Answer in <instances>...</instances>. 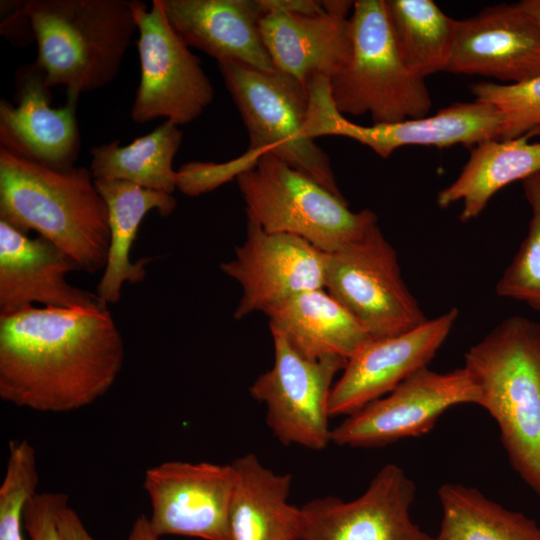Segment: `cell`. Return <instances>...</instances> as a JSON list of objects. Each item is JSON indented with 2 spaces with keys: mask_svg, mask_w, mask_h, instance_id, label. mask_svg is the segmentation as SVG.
Listing matches in <instances>:
<instances>
[{
  "mask_svg": "<svg viewBox=\"0 0 540 540\" xmlns=\"http://www.w3.org/2000/svg\"><path fill=\"white\" fill-rule=\"evenodd\" d=\"M124 356L107 307L29 306L0 316V397L39 412L74 411L108 392Z\"/></svg>",
  "mask_w": 540,
  "mask_h": 540,
  "instance_id": "cell-1",
  "label": "cell"
},
{
  "mask_svg": "<svg viewBox=\"0 0 540 540\" xmlns=\"http://www.w3.org/2000/svg\"><path fill=\"white\" fill-rule=\"evenodd\" d=\"M0 220L48 239L90 273L105 268L109 212L87 168L59 171L0 148Z\"/></svg>",
  "mask_w": 540,
  "mask_h": 540,
  "instance_id": "cell-2",
  "label": "cell"
},
{
  "mask_svg": "<svg viewBox=\"0 0 540 540\" xmlns=\"http://www.w3.org/2000/svg\"><path fill=\"white\" fill-rule=\"evenodd\" d=\"M464 368L512 468L540 497V324L506 318L468 349Z\"/></svg>",
  "mask_w": 540,
  "mask_h": 540,
  "instance_id": "cell-3",
  "label": "cell"
},
{
  "mask_svg": "<svg viewBox=\"0 0 540 540\" xmlns=\"http://www.w3.org/2000/svg\"><path fill=\"white\" fill-rule=\"evenodd\" d=\"M49 88L98 90L118 74L137 25L132 0H25Z\"/></svg>",
  "mask_w": 540,
  "mask_h": 540,
  "instance_id": "cell-4",
  "label": "cell"
},
{
  "mask_svg": "<svg viewBox=\"0 0 540 540\" xmlns=\"http://www.w3.org/2000/svg\"><path fill=\"white\" fill-rule=\"evenodd\" d=\"M349 28L350 59L329 80L337 110L343 115L369 113L373 124L427 116L432 106L429 90L400 55L385 0L354 1Z\"/></svg>",
  "mask_w": 540,
  "mask_h": 540,
  "instance_id": "cell-5",
  "label": "cell"
},
{
  "mask_svg": "<svg viewBox=\"0 0 540 540\" xmlns=\"http://www.w3.org/2000/svg\"><path fill=\"white\" fill-rule=\"evenodd\" d=\"M247 220L270 233L305 239L330 253L361 237L377 224L368 209L354 212L339 197L271 153L236 178Z\"/></svg>",
  "mask_w": 540,
  "mask_h": 540,
  "instance_id": "cell-6",
  "label": "cell"
},
{
  "mask_svg": "<svg viewBox=\"0 0 540 540\" xmlns=\"http://www.w3.org/2000/svg\"><path fill=\"white\" fill-rule=\"evenodd\" d=\"M218 68L246 126L249 150L271 153L333 194L341 193L328 155L306 135L307 89L278 71L220 62Z\"/></svg>",
  "mask_w": 540,
  "mask_h": 540,
  "instance_id": "cell-7",
  "label": "cell"
},
{
  "mask_svg": "<svg viewBox=\"0 0 540 540\" xmlns=\"http://www.w3.org/2000/svg\"><path fill=\"white\" fill-rule=\"evenodd\" d=\"M324 289L372 339L404 333L428 319L378 224L336 251L324 253Z\"/></svg>",
  "mask_w": 540,
  "mask_h": 540,
  "instance_id": "cell-8",
  "label": "cell"
},
{
  "mask_svg": "<svg viewBox=\"0 0 540 540\" xmlns=\"http://www.w3.org/2000/svg\"><path fill=\"white\" fill-rule=\"evenodd\" d=\"M139 37L137 48L141 75L130 116L144 124L165 118L186 125L212 103L214 89L200 59L170 25L160 0L148 9L132 0Z\"/></svg>",
  "mask_w": 540,
  "mask_h": 540,
  "instance_id": "cell-9",
  "label": "cell"
},
{
  "mask_svg": "<svg viewBox=\"0 0 540 540\" xmlns=\"http://www.w3.org/2000/svg\"><path fill=\"white\" fill-rule=\"evenodd\" d=\"M503 119L492 105L480 101L459 102L431 116L393 124L363 126L341 114L325 83L311 87L305 133L312 139L321 136L351 138L383 158L406 145L450 147L475 146L485 140L501 139Z\"/></svg>",
  "mask_w": 540,
  "mask_h": 540,
  "instance_id": "cell-10",
  "label": "cell"
},
{
  "mask_svg": "<svg viewBox=\"0 0 540 540\" xmlns=\"http://www.w3.org/2000/svg\"><path fill=\"white\" fill-rule=\"evenodd\" d=\"M274 364L251 385V396L266 405V423L284 445L321 450L331 442L329 399L336 374L348 360L309 359L272 333Z\"/></svg>",
  "mask_w": 540,
  "mask_h": 540,
  "instance_id": "cell-11",
  "label": "cell"
},
{
  "mask_svg": "<svg viewBox=\"0 0 540 540\" xmlns=\"http://www.w3.org/2000/svg\"><path fill=\"white\" fill-rule=\"evenodd\" d=\"M465 403L478 405L479 391L464 366L443 373L425 367L347 416L332 430L331 442L370 448L418 437L432 430L445 411Z\"/></svg>",
  "mask_w": 540,
  "mask_h": 540,
  "instance_id": "cell-12",
  "label": "cell"
},
{
  "mask_svg": "<svg viewBox=\"0 0 540 540\" xmlns=\"http://www.w3.org/2000/svg\"><path fill=\"white\" fill-rule=\"evenodd\" d=\"M415 492L401 467L386 464L358 498L328 496L299 508V540H431L411 518Z\"/></svg>",
  "mask_w": 540,
  "mask_h": 540,
  "instance_id": "cell-13",
  "label": "cell"
},
{
  "mask_svg": "<svg viewBox=\"0 0 540 540\" xmlns=\"http://www.w3.org/2000/svg\"><path fill=\"white\" fill-rule=\"evenodd\" d=\"M234 486L231 464L168 461L149 468L144 489L154 533L227 540Z\"/></svg>",
  "mask_w": 540,
  "mask_h": 540,
  "instance_id": "cell-14",
  "label": "cell"
},
{
  "mask_svg": "<svg viewBox=\"0 0 540 540\" xmlns=\"http://www.w3.org/2000/svg\"><path fill=\"white\" fill-rule=\"evenodd\" d=\"M220 268L242 289L235 319L264 313L302 292L324 289V252L298 236L267 232L251 220L245 241Z\"/></svg>",
  "mask_w": 540,
  "mask_h": 540,
  "instance_id": "cell-15",
  "label": "cell"
},
{
  "mask_svg": "<svg viewBox=\"0 0 540 540\" xmlns=\"http://www.w3.org/2000/svg\"><path fill=\"white\" fill-rule=\"evenodd\" d=\"M458 315V309L451 308L409 331L366 343L348 360L333 385L330 417L355 413L427 367L452 331Z\"/></svg>",
  "mask_w": 540,
  "mask_h": 540,
  "instance_id": "cell-16",
  "label": "cell"
},
{
  "mask_svg": "<svg viewBox=\"0 0 540 540\" xmlns=\"http://www.w3.org/2000/svg\"><path fill=\"white\" fill-rule=\"evenodd\" d=\"M446 71L518 83L540 75V27L517 3L457 20Z\"/></svg>",
  "mask_w": 540,
  "mask_h": 540,
  "instance_id": "cell-17",
  "label": "cell"
},
{
  "mask_svg": "<svg viewBox=\"0 0 540 540\" xmlns=\"http://www.w3.org/2000/svg\"><path fill=\"white\" fill-rule=\"evenodd\" d=\"M16 106L0 101L1 147L52 169L74 168L80 136L76 117L79 96L67 95L64 106H50L44 73L31 63L15 76Z\"/></svg>",
  "mask_w": 540,
  "mask_h": 540,
  "instance_id": "cell-18",
  "label": "cell"
},
{
  "mask_svg": "<svg viewBox=\"0 0 540 540\" xmlns=\"http://www.w3.org/2000/svg\"><path fill=\"white\" fill-rule=\"evenodd\" d=\"M75 270L78 264L54 243L40 235L29 238L0 220V316L35 302L59 308L100 306L97 294L65 280Z\"/></svg>",
  "mask_w": 540,
  "mask_h": 540,
  "instance_id": "cell-19",
  "label": "cell"
},
{
  "mask_svg": "<svg viewBox=\"0 0 540 540\" xmlns=\"http://www.w3.org/2000/svg\"><path fill=\"white\" fill-rule=\"evenodd\" d=\"M175 32L218 63L275 72L260 33V0H160Z\"/></svg>",
  "mask_w": 540,
  "mask_h": 540,
  "instance_id": "cell-20",
  "label": "cell"
},
{
  "mask_svg": "<svg viewBox=\"0 0 540 540\" xmlns=\"http://www.w3.org/2000/svg\"><path fill=\"white\" fill-rule=\"evenodd\" d=\"M260 33L275 70L306 89L315 76H337L350 59L349 19L326 11H271L261 19Z\"/></svg>",
  "mask_w": 540,
  "mask_h": 540,
  "instance_id": "cell-21",
  "label": "cell"
},
{
  "mask_svg": "<svg viewBox=\"0 0 540 540\" xmlns=\"http://www.w3.org/2000/svg\"><path fill=\"white\" fill-rule=\"evenodd\" d=\"M271 333L282 335L309 359L337 356L349 360L372 340L350 312L325 289L302 292L269 308Z\"/></svg>",
  "mask_w": 540,
  "mask_h": 540,
  "instance_id": "cell-22",
  "label": "cell"
},
{
  "mask_svg": "<svg viewBox=\"0 0 540 540\" xmlns=\"http://www.w3.org/2000/svg\"><path fill=\"white\" fill-rule=\"evenodd\" d=\"M234 486L227 540H299V508L289 504V474L263 466L254 454L232 463Z\"/></svg>",
  "mask_w": 540,
  "mask_h": 540,
  "instance_id": "cell-23",
  "label": "cell"
},
{
  "mask_svg": "<svg viewBox=\"0 0 540 540\" xmlns=\"http://www.w3.org/2000/svg\"><path fill=\"white\" fill-rule=\"evenodd\" d=\"M109 212L110 246L104 273L97 286L100 304H115L125 282L138 283L146 276L149 258L131 262L130 252L144 216L157 210L160 216L170 215L176 199L160 191L146 189L117 179H94Z\"/></svg>",
  "mask_w": 540,
  "mask_h": 540,
  "instance_id": "cell-24",
  "label": "cell"
},
{
  "mask_svg": "<svg viewBox=\"0 0 540 540\" xmlns=\"http://www.w3.org/2000/svg\"><path fill=\"white\" fill-rule=\"evenodd\" d=\"M529 138L489 139L475 145L457 178L438 193L437 205L448 208L461 202L460 220L477 218L498 191L540 172V142Z\"/></svg>",
  "mask_w": 540,
  "mask_h": 540,
  "instance_id": "cell-25",
  "label": "cell"
},
{
  "mask_svg": "<svg viewBox=\"0 0 540 540\" xmlns=\"http://www.w3.org/2000/svg\"><path fill=\"white\" fill-rule=\"evenodd\" d=\"M178 126L165 120L150 133L120 146L119 140L90 149L94 179H117L171 194L177 188L173 160L182 143Z\"/></svg>",
  "mask_w": 540,
  "mask_h": 540,
  "instance_id": "cell-26",
  "label": "cell"
},
{
  "mask_svg": "<svg viewBox=\"0 0 540 540\" xmlns=\"http://www.w3.org/2000/svg\"><path fill=\"white\" fill-rule=\"evenodd\" d=\"M438 497L442 520L434 540H540L535 520L503 507L474 487L445 483Z\"/></svg>",
  "mask_w": 540,
  "mask_h": 540,
  "instance_id": "cell-27",
  "label": "cell"
},
{
  "mask_svg": "<svg viewBox=\"0 0 540 540\" xmlns=\"http://www.w3.org/2000/svg\"><path fill=\"white\" fill-rule=\"evenodd\" d=\"M400 55L417 77L446 71L457 20L432 0H385Z\"/></svg>",
  "mask_w": 540,
  "mask_h": 540,
  "instance_id": "cell-28",
  "label": "cell"
},
{
  "mask_svg": "<svg viewBox=\"0 0 540 540\" xmlns=\"http://www.w3.org/2000/svg\"><path fill=\"white\" fill-rule=\"evenodd\" d=\"M531 208L528 231L496 283V294L540 312V172L522 181Z\"/></svg>",
  "mask_w": 540,
  "mask_h": 540,
  "instance_id": "cell-29",
  "label": "cell"
},
{
  "mask_svg": "<svg viewBox=\"0 0 540 540\" xmlns=\"http://www.w3.org/2000/svg\"><path fill=\"white\" fill-rule=\"evenodd\" d=\"M8 450L0 485V540H23L25 507L39 482L37 456L27 440L10 441Z\"/></svg>",
  "mask_w": 540,
  "mask_h": 540,
  "instance_id": "cell-30",
  "label": "cell"
},
{
  "mask_svg": "<svg viewBox=\"0 0 540 540\" xmlns=\"http://www.w3.org/2000/svg\"><path fill=\"white\" fill-rule=\"evenodd\" d=\"M475 100L494 106L501 114V139L540 131V75L510 84L478 82L471 86Z\"/></svg>",
  "mask_w": 540,
  "mask_h": 540,
  "instance_id": "cell-31",
  "label": "cell"
},
{
  "mask_svg": "<svg viewBox=\"0 0 540 540\" xmlns=\"http://www.w3.org/2000/svg\"><path fill=\"white\" fill-rule=\"evenodd\" d=\"M258 159L256 154L246 151L226 163H186L177 171V188L188 196H199L237 178L239 174L252 168Z\"/></svg>",
  "mask_w": 540,
  "mask_h": 540,
  "instance_id": "cell-32",
  "label": "cell"
},
{
  "mask_svg": "<svg viewBox=\"0 0 540 540\" xmlns=\"http://www.w3.org/2000/svg\"><path fill=\"white\" fill-rule=\"evenodd\" d=\"M63 493H36L24 511V529L30 540H64L58 525L59 513L68 505Z\"/></svg>",
  "mask_w": 540,
  "mask_h": 540,
  "instance_id": "cell-33",
  "label": "cell"
},
{
  "mask_svg": "<svg viewBox=\"0 0 540 540\" xmlns=\"http://www.w3.org/2000/svg\"><path fill=\"white\" fill-rule=\"evenodd\" d=\"M0 31L14 45L24 46L35 41L25 1H1Z\"/></svg>",
  "mask_w": 540,
  "mask_h": 540,
  "instance_id": "cell-34",
  "label": "cell"
},
{
  "mask_svg": "<svg viewBox=\"0 0 540 540\" xmlns=\"http://www.w3.org/2000/svg\"><path fill=\"white\" fill-rule=\"evenodd\" d=\"M58 525L64 540H95L69 504L60 511Z\"/></svg>",
  "mask_w": 540,
  "mask_h": 540,
  "instance_id": "cell-35",
  "label": "cell"
},
{
  "mask_svg": "<svg viewBox=\"0 0 540 540\" xmlns=\"http://www.w3.org/2000/svg\"><path fill=\"white\" fill-rule=\"evenodd\" d=\"M267 14L271 11H283L296 14H317L324 12L322 1L314 0H260Z\"/></svg>",
  "mask_w": 540,
  "mask_h": 540,
  "instance_id": "cell-36",
  "label": "cell"
},
{
  "mask_svg": "<svg viewBox=\"0 0 540 540\" xmlns=\"http://www.w3.org/2000/svg\"><path fill=\"white\" fill-rule=\"evenodd\" d=\"M158 536L151 528L149 519L141 515L132 525V528L125 540H158Z\"/></svg>",
  "mask_w": 540,
  "mask_h": 540,
  "instance_id": "cell-37",
  "label": "cell"
},
{
  "mask_svg": "<svg viewBox=\"0 0 540 540\" xmlns=\"http://www.w3.org/2000/svg\"><path fill=\"white\" fill-rule=\"evenodd\" d=\"M323 8L326 12L347 18L348 13L353 9V1H322Z\"/></svg>",
  "mask_w": 540,
  "mask_h": 540,
  "instance_id": "cell-38",
  "label": "cell"
},
{
  "mask_svg": "<svg viewBox=\"0 0 540 540\" xmlns=\"http://www.w3.org/2000/svg\"><path fill=\"white\" fill-rule=\"evenodd\" d=\"M517 4L523 11L530 15L540 27V0H522Z\"/></svg>",
  "mask_w": 540,
  "mask_h": 540,
  "instance_id": "cell-39",
  "label": "cell"
},
{
  "mask_svg": "<svg viewBox=\"0 0 540 540\" xmlns=\"http://www.w3.org/2000/svg\"><path fill=\"white\" fill-rule=\"evenodd\" d=\"M431 540H434L433 537H431Z\"/></svg>",
  "mask_w": 540,
  "mask_h": 540,
  "instance_id": "cell-40",
  "label": "cell"
}]
</instances>
